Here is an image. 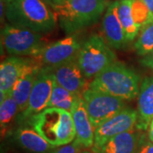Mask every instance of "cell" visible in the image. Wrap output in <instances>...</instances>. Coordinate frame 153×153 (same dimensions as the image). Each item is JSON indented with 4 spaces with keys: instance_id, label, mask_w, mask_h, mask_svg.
<instances>
[{
    "instance_id": "obj_1",
    "label": "cell",
    "mask_w": 153,
    "mask_h": 153,
    "mask_svg": "<svg viewBox=\"0 0 153 153\" xmlns=\"http://www.w3.org/2000/svg\"><path fill=\"white\" fill-rule=\"evenodd\" d=\"M60 27L73 33L98 22L108 7L107 0H46Z\"/></svg>"
},
{
    "instance_id": "obj_2",
    "label": "cell",
    "mask_w": 153,
    "mask_h": 153,
    "mask_svg": "<svg viewBox=\"0 0 153 153\" xmlns=\"http://www.w3.org/2000/svg\"><path fill=\"white\" fill-rule=\"evenodd\" d=\"M50 6L43 0H12L6 5L10 24L38 33L51 32L57 19Z\"/></svg>"
},
{
    "instance_id": "obj_3",
    "label": "cell",
    "mask_w": 153,
    "mask_h": 153,
    "mask_svg": "<svg viewBox=\"0 0 153 153\" xmlns=\"http://www.w3.org/2000/svg\"><path fill=\"white\" fill-rule=\"evenodd\" d=\"M24 123H27L55 147L66 146L76 139L72 116L66 110L47 107Z\"/></svg>"
},
{
    "instance_id": "obj_4",
    "label": "cell",
    "mask_w": 153,
    "mask_h": 153,
    "mask_svg": "<svg viewBox=\"0 0 153 153\" xmlns=\"http://www.w3.org/2000/svg\"><path fill=\"white\" fill-rule=\"evenodd\" d=\"M140 82L136 71L117 60L93 78L88 88L128 100L139 95Z\"/></svg>"
},
{
    "instance_id": "obj_5",
    "label": "cell",
    "mask_w": 153,
    "mask_h": 153,
    "mask_svg": "<svg viewBox=\"0 0 153 153\" xmlns=\"http://www.w3.org/2000/svg\"><path fill=\"white\" fill-rule=\"evenodd\" d=\"M77 61L84 76L91 79L117 61V57L105 39L95 34L82 44Z\"/></svg>"
},
{
    "instance_id": "obj_6",
    "label": "cell",
    "mask_w": 153,
    "mask_h": 153,
    "mask_svg": "<svg viewBox=\"0 0 153 153\" xmlns=\"http://www.w3.org/2000/svg\"><path fill=\"white\" fill-rule=\"evenodd\" d=\"M1 45L10 56L33 58L45 44L42 33L8 24L1 31Z\"/></svg>"
},
{
    "instance_id": "obj_7",
    "label": "cell",
    "mask_w": 153,
    "mask_h": 153,
    "mask_svg": "<svg viewBox=\"0 0 153 153\" xmlns=\"http://www.w3.org/2000/svg\"><path fill=\"white\" fill-rule=\"evenodd\" d=\"M82 97L94 129L103 122L126 108L124 100L88 88L82 93Z\"/></svg>"
},
{
    "instance_id": "obj_8",
    "label": "cell",
    "mask_w": 153,
    "mask_h": 153,
    "mask_svg": "<svg viewBox=\"0 0 153 153\" xmlns=\"http://www.w3.org/2000/svg\"><path fill=\"white\" fill-rule=\"evenodd\" d=\"M137 121V111L127 107L122 110L113 117L103 122L94 129V141L91 150L96 153L111 138L135 128Z\"/></svg>"
},
{
    "instance_id": "obj_9",
    "label": "cell",
    "mask_w": 153,
    "mask_h": 153,
    "mask_svg": "<svg viewBox=\"0 0 153 153\" xmlns=\"http://www.w3.org/2000/svg\"><path fill=\"white\" fill-rule=\"evenodd\" d=\"M82 44L75 35H71L59 41L45 44L33 58L42 66L55 67L77 59Z\"/></svg>"
},
{
    "instance_id": "obj_10",
    "label": "cell",
    "mask_w": 153,
    "mask_h": 153,
    "mask_svg": "<svg viewBox=\"0 0 153 153\" xmlns=\"http://www.w3.org/2000/svg\"><path fill=\"white\" fill-rule=\"evenodd\" d=\"M55 82L52 68L49 66H42L33 84L27 108L20 116L21 123L47 108Z\"/></svg>"
},
{
    "instance_id": "obj_11",
    "label": "cell",
    "mask_w": 153,
    "mask_h": 153,
    "mask_svg": "<svg viewBox=\"0 0 153 153\" xmlns=\"http://www.w3.org/2000/svg\"><path fill=\"white\" fill-rule=\"evenodd\" d=\"M51 68L55 82L71 93L82 95L88 87L89 82L83 75L77 59Z\"/></svg>"
},
{
    "instance_id": "obj_12",
    "label": "cell",
    "mask_w": 153,
    "mask_h": 153,
    "mask_svg": "<svg viewBox=\"0 0 153 153\" xmlns=\"http://www.w3.org/2000/svg\"><path fill=\"white\" fill-rule=\"evenodd\" d=\"M32 57L10 56L1 62L0 66V94L1 99L10 94L20 76L25 71ZM0 99V100H1Z\"/></svg>"
},
{
    "instance_id": "obj_13",
    "label": "cell",
    "mask_w": 153,
    "mask_h": 153,
    "mask_svg": "<svg viewBox=\"0 0 153 153\" xmlns=\"http://www.w3.org/2000/svg\"><path fill=\"white\" fill-rule=\"evenodd\" d=\"M11 136L20 147L28 153H52L55 148L27 123H22L11 132Z\"/></svg>"
},
{
    "instance_id": "obj_14",
    "label": "cell",
    "mask_w": 153,
    "mask_h": 153,
    "mask_svg": "<svg viewBox=\"0 0 153 153\" xmlns=\"http://www.w3.org/2000/svg\"><path fill=\"white\" fill-rule=\"evenodd\" d=\"M76 130V140L85 148H92L94 141V128L88 115L82 95L76 99L71 109Z\"/></svg>"
},
{
    "instance_id": "obj_15",
    "label": "cell",
    "mask_w": 153,
    "mask_h": 153,
    "mask_svg": "<svg viewBox=\"0 0 153 153\" xmlns=\"http://www.w3.org/2000/svg\"><path fill=\"white\" fill-rule=\"evenodd\" d=\"M102 32L106 43L113 49H122L128 43L117 15V1L111 3L106 9L102 21Z\"/></svg>"
},
{
    "instance_id": "obj_16",
    "label": "cell",
    "mask_w": 153,
    "mask_h": 153,
    "mask_svg": "<svg viewBox=\"0 0 153 153\" xmlns=\"http://www.w3.org/2000/svg\"><path fill=\"white\" fill-rule=\"evenodd\" d=\"M42 66H43L38 60L33 58V61L22 73V75L20 76L12 89L10 94L16 100V103L19 105L20 112L22 113L27 108L33 84L38 71Z\"/></svg>"
},
{
    "instance_id": "obj_17",
    "label": "cell",
    "mask_w": 153,
    "mask_h": 153,
    "mask_svg": "<svg viewBox=\"0 0 153 153\" xmlns=\"http://www.w3.org/2000/svg\"><path fill=\"white\" fill-rule=\"evenodd\" d=\"M138 121L135 128L146 131L153 119V76L146 77L138 95Z\"/></svg>"
},
{
    "instance_id": "obj_18",
    "label": "cell",
    "mask_w": 153,
    "mask_h": 153,
    "mask_svg": "<svg viewBox=\"0 0 153 153\" xmlns=\"http://www.w3.org/2000/svg\"><path fill=\"white\" fill-rule=\"evenodd\" d=\"M142 131L134 128L108 140L96 153H135Z\"/></svg>"
},
{
    "instance_id": "obj_19",
    "label": "cell",
    "mask_w": 153,
    "mask_h": 153,
    "mask_svg": "<svg viewBox=\"0 0 153 153\" xmlns=\"http://www.w3.org/2000/svg\"><path fill=\"white\" fill-rule=\"evenodd\" d=\"M132 1L133 0L117 1V15L128 43L134 40L140 32V28L135 25L132 16Z\"/></svg>"
},
{
    "instance_id": "obj_20",
    "label": "cell",
    "mask_w": 153,
    "mask_h": 153,
    "mask_svg": "<svg viewBox=\"0 0 153 153\" xmlns=\"http://www.w3.org/2000/svg\"><path fill=\"white\" fill-rule=\"evenodd\" d=\"M20 111L19 105L11 94L0 100V125L2 135H5L11 123Z\"/></svg>"
},
{
    "instance_id": "obj_21",
    "label": "cell",
    "mask_w": 153,
    "mask_h": 153,
    "mask_svg": "<svg viewBox=\"0 0 153 153\" xmlns=\"http://www.w3.org/2000/svg\"><path fill=\"white\" fill-rule=\"evenodd\" d=\"M78 96V94L66 90V88H62L55 82L47 107H55L71 111V107Z\"/></svg>"
},
{
    "instance_id": "obj_22",
    "label": "cell",
    "mask_w": 153,
    "mask_h": 153,
    "mask_svg": "<svg viewBox=\"0 0 153 153\" xmlns=\"http://www.w3.org/2000/svg\"><path fill=\"white\" fill-rule=\"evenodd\" d=\"M137 55L146 56L153 51V22H148L140 30V34L134 44Z\"/></svg>"
},
{
    "instance_id": "obj_23",
    "label": "cell",
    "mask_w": 153,
    "mask_h": 153,
    "mask_svg": "<svg viewBox=\"0 0 153 153\" xmlns=\"http://www.w3.org/2000/svg\"><path fill=\"white\" fill-rule=\"evenodd\" d=\"M132 16L134 18V22L140 28V30L148 22H152L150 11L144 0L132 1Z\"/></svg>"
},
{
    "instance_id": "obj_24",
    "label": "cell",
    "mask_w": 153,
    "mask_h": 153,
    "mask_svg": "<svg viewBox=\"0 0 153 153\" xmlns=\"http://www.w3.org/2000/svg\"><path fill=\"white\" fill-rule=\"evenodd\" d=\"M52 153H94L92 150H88V148L82 146L77 140H74L70 144L66 146H62L59 147H55Z\"/></svg>"
},
{
    "instance_id": "obj_25",
    "label": "cell",
    "mask_w": 153,
    "mask_h": 153,
    "mask_svg": "<svg viewBox=\"0 0 153 153\" xmlns=\"http://www.w3.org/2000/svg\"><path fill=\"white\" fill-rule=\"evenodd\" d=\"M135 153H153V142L144 131L140 134Z\"/></svg>"
},
{
    "instance_id": "obj_26",
    "label": "cell",
    "mask_w": 153,
    "mask_h": 153,
    "mask_svg": "<svg viewBox=\"0 0 153 153\" xmlns=\"http://www.w3.org/2000/svg\"><path fill=\"white\" fill-rule=\"evenodd\" d=\"M140 63L143 66H146L153 71V51L152 53H150L149 55L144 56L140 60Z\"/></svg>"
},
{
    "instance_id": "obj_27",
    "label": "cell",
    "mask_w": 153,
    "mask_h": 153,
    "mask_svg": "<svg viewBox=\"0 0 153 153\" xmlns=\"http://www.w3.org/2000/svg\"><path fill=\"white\" fill-rule=\"evenodd\" d=\"M144 2L149 9L150 14H151V19H152V22H153V0H144Z\"/></svg>"
},
{
    "instance_id": "obj_28",
    "label": "cell",
    "mask_w": 153,
    "mask_h": 153,
    "mask_svg": "<svg viewBox=\"0 0 153 153\" xmlns=\"http://www.w3.org/2000/svg\"><path fill=\"white\" fill-rule=\"evenodd\" d=\"M148 136L150 138V140L153 142V125L150 126L149 128V132H148Z\"/></svg>"
},
{
    "instance_id": "obj_29",
    "label": "cell",
    "mask_w": 153,
    "mask_h": 153,
    "mask_svg": "<svg viewBox=\"0 0 153 153\" xmlns=\"http://www.w3.org/2000/svg\"><path fill=\"white\" fill-rule=\"evenodd\" d=\"M1 1H2V2H4V3L6 5H7L8 4H10V3L12 0H1Z\"/></svg>"
},
{
    "instance_id": "obj_30",
    "label": "cell",
    "mask_w": 153,
    "mask_h": 153,
    "mask_svg": "<svg viewBox=\"0 0 153 153\" xmlns=\"http://www.w3.org/2000/svg\"><path fill=\"white\" fill-rule=\"evenodd\" d=\"M151 125H153V119H152V123H151ZM150 125V126H151Z\"/></svg>"
},
{
    "instance_id": "obj_31",
    "label": "cell",
    "mask_w": 153,
    "mask_h": 153,
    "mask_svg": "<svg viewBox=\"0 0 153 153\" xmlns=\"http://www.w3.org/2000/svg\"><path fill=\"white\" fill-rule=\"evenodd\" d=\"M45 1H46V0H45Z\"/></svg>"
}]
</instances>
